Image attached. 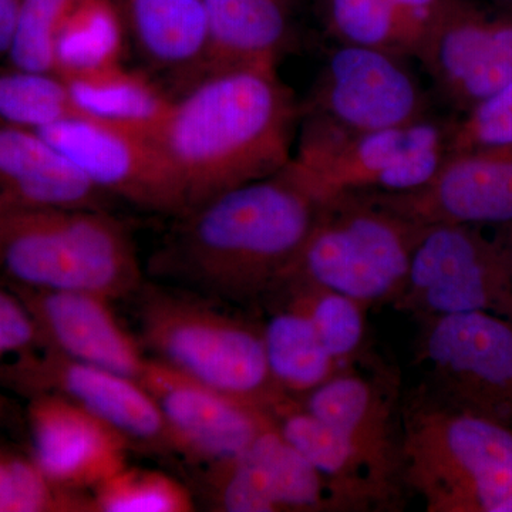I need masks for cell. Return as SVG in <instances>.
I'll list each match as a JSON object with an SVG mask.
<instances>
[{
    "label": "cell",
    "instance_id": "1",
    "mask_svg": "<svg viewBox=\"0 0 512 512\" xmlns=\"http://www.w3.org/2000/svg\"><path fill=\"white\" fill-rule=\"evenodd\" d=\"M320 207L284 167L173 218L150 274L215 302L261 303L291 271Z\"/></svg>",
    "mask_w": 512,
    "mask_h": 512
},
{
    "label": "cell",
    "instance_id": "2",
    "mask_svg": "<svg viewBox=\"0 0 512 512\" xmlns=\"http://www.w3.org/2000/svg\"><path fill=\"white\" fill-rule=\"evenodd\" d=\"M301 116L276 67L220 70L181 90L157 140L180 177L188 211L279 173L292 160Z\"/></svg>",
    "mask_w": 512,
    "mask_h": 512
},
{
    "label": "cell",
    "instance_id": "3",
    "mask_svg": "<svg viewBox=\"0 0 512 512\" xmlns=\"http://www.w3.org/2000/svg\"><path fill=\"white\" fill-rule=\"evenodd\" d=\"M0 272L16 288L113 302L144 285L131 232L109 210L89 208L0 207Z\"/></svg>",
    "mask_w": 512,
    "mask_h": 512
},
{
    "label": "cell",
    "instance_id": "4",
    "mask_svg": "<svg viewBox=\"0 0 512 512\" xmlns=\"http://www.w3.org/2000/svg\"><path fill=\"white\" fill-rule=\"evenodd\" d=\"M400 480L427 512H512V426L421 390L400 410Z\"/></svg>",
    "mask_w": 512,
    "mask_h": 512
},
{
    "label": "cell",
    "instance_id": "5",
    "mask_svg": "<svg viewBox=\"0 0 512 512\" xmlns=\"http://www.w3.org/2000/svg\"><path fill=\"white\" fill-rule=\"evenodd\" d=\"M140 342L160 360L212 389L274 414L293 402L266 362L261 325L220 302L164 284L138 291Z\"/></svg>",
    "mask_w": 512,
    "mask_h": 512
},
{
    "label": "cell",
    "instance_id": "6",
    "mask_svg": "<svg viewBox=\"0 0 512 512\" xmlns=\"http://www.w3.org/2000/svg\"><path fill=\"white\" fill-rule=\"evenodd\" d=\"M421 227L366 195H343L322 204L284 282H312L369 308L393 303L406 284Z\"/></svg>",
    "mask_w": 512,
    "mask_h": 512
},
{
    "label": "cell",
    "instance_id": "7",
    "mask_svg": "<svg viewBox=\"0 0 512 512\" xmlns=\"http://www.w3.org/2000/svg\"><path fill=\"white\" fill-rule=\"evenodd\" d=\"M305 117L288 170L319 204L359 192L414 190L447 157L448 128L429 119L390 130L353 133Z\"/></svg>",
    "mask_w": 512,
    "mask_h": 512
},
{
    "label": "cell",
    "instance_id": "8",
    "mask_svg": "<svg viewBox=\"0 0 512 512\" xmlns=\"http://www.w3.org/2000/svg\"><path fill=\"white\" fill-rule=\"evenodd\" d=\"M480 228L421 227L394 308L419 322L468 312H491L512 320L510 245L487 237Z\"/></svg>",
    "mask_w": 512,
    "mask_h": 512
},
{
    "label": "cell",
    "instance_id": "9",
    "mask_svg": "<svg viewBox=\"0 0 512 512\" xmlns=\"http://www.w3.org/2000/svg\"><path fill=\"white\" fill-rule=\"evenodd\" d=\"M417 360L434 400L512 426V320L491 312L421 320Z\"/></svg>",
    "mask_w": 512,
    "mask_h": 512
},
{
    "label": "cell",
    "instance_id": "10",
    "mask_svg": "<svg viewBox=\"0 0 512 512\" xmlns=\"http://www.w3.org/2000/svg\"><path fill=\"white\" fill-rule=\"evenodd\" d=\"M110 200L177 218L187 194L156 137L73 116L37 131Z\"/></svg>",
    "mask_w": 512,
    "mask_h": 512
},
{
    "label": "cell",
    "instance_id": "11",
    "mask_svg": "<svg viewBox=\"0 0 512 512\" xmlns=\"http://www.w3.org/2000/svg\"><path fill=\"white\" fill-rule=\"evenodd\" d=\"M204 493L222 512L365 511L282 436L275 421L237 456L204 467Z\"/></svg>",
    "mask_w": 512,
    "mask_h": 512
},
{
    "label": "cell",
    "instance_id": "12",
    "mask_svg": "<svg viewBox=\"0 0 512 512\" xmlns=\"http://www.w3.org/2000/svg\"><path fill=\"white\" fill-rule=\"evenodd\" d=\"M426 111V96L402 56L343 45L326 60L305 116L370 133L427 119Z\"/></svg>",
    "mask_w": 512,
    "mask_h": 512
},
{
    "label": "cell",
    "instance_id": "13",
    "mask_svg": "<svg viewBox=\"0 0 512 512\" xmlns=\"http://www.w3.org/2000/svg\"><path fill=\"white\" fill-rule=\"evenodd\" d=\"M5 379L36 394L69 400L120 431L131 446L174 453L153 396L138 380L42 348L2 367Z\"/></svg>",
    "mask_w": 512,
    "mask_h": 512
},
{
    "label": "cell",
    "instance_id": "14",
    "mask_svg": "<svg viewBox=\"0 0 512 512\" xmlns=\"http://www.w3.org/2000/svg\"><path fill=\"white\" fill-rule=\"evenodd\" d=\"M417 57L454 107L470 110L512 82V16L460 2L431 10Z\"/></svg>",
    "mask_w": 512,
    "mask_h": 512
},
{
    "label": "cell",
    "instance_id": "15",
    "mask_svg": "<svg viewBox=\"0 0 512 512\" xmlns=\"http://www.w3.org/2000/svg\"><path fill=\"white\" fill-rule=\"evenodd\" d=\"M138 382L163 414L174 453L200 466L237 456L274 421L264 410L218 392L153 357H148Z\"/></svg>",
    "mask_w": 512,
    "mask_h": 512
},
{
    "label": "cell",
    "instance_id": "16",
    "mask_svg": "<svg viewBox=\"0 0 512 512\" xmlns=\"http://www.w3.org/2000/svg\"><path fill=\"white\" fill-rule=\"evenodd\" d=\"M359 194L423 227L512 224V147L447 154L419 188Z\"/></svg>",
    "mask_w": 512,
    "mask_h": 512
},
{
    "label": "cell",
    "instance_id": "17",
    "mask_svg": "<svg viewBox=\"0 0 512 512\" xmlns=\"http://www.w3.org/2000/svg\"><path fill=\"white\" fill-rule=\"evenodd\" d=\"M32 458L53 483L90 493L127 466L130 441L94 414L53 394L29 406Z\"/></svg>",
    "mask_w": 512,
    "mask_h": 512
},
{
    "label": "cell",
    "instance_id": "18",
    "mask_svg": "<svg viewBox=\"0 0 512 512\" xmlns=\"http://www.w3.org/2000/svg\"><path fill=\"white\" fill-rule=\"evenodd\" d=\"M12 288L32 312L42 348L140 380L148 357L117 319L113 301L90 292Z\"/></svg>",
    "mask_w": 512,
    "mask_h": 512
},
{
    "label": "cell",
    "instance_id": "19",
    "mask_svg": "<svg viewBox=\"0 0 512 512\" xmlns=\"http://www.w3.org/2000/svg\"><path fill=\"white\" fill-rule=\"evenodd\" d=\"M397 379L389 372L363 375L356 366L320 384L301 399L306 412L355 444L382 481L399 491L400 423Z\"/></svg>",
    "mask_w": 512,
    "mask_h": 512
},
{
    "label": "cell",
    "instance_id": "20",
    "mask_svg": "<svg viewBox=\"0 0 512 512\" xmlns=\"http://www.w3.org/2000/svg\"><path fill=\"white\" fill-rule=\"evenodd\" d=\"M110 201L42 134L0 126V207L109 210Z\"/></svg>",
    "mask_w": 512,
    "mask_h": 512
},
{
    "label": "cell",
    "instance_id": "21",
    "mask_svg": "<svg viewBox=\"0 0 512 512\" xmlns=\"http://www.w3.org/2000/svg\"><path fill=\"white\" fill-rule=\"evenodd\" d=\"M128 40L144 62L171 74L183 90L202 74L207 45L205 0H116Z\"/></svg>",
    "mask_w": 512,
    "mask_h": 512
},
{
    "label": "cell",
    "instance_id": "22",
    "mask_svg": "<svg viewBox=\"0 0 512 512\" xmlns=\"http://www.w3.org/2000/svg\"><path fill=\"white\" fill-rule=\"evenodd\" d=\"M205 6L201 77L239 67H276L289 40L284 0H205Z\"/></svg>",
    "mask_w": 512,
    "mask_h": 512
},
{
    "label": "cell",
    "instance_id": "23",
    "mask_svg": "<svg viewBox=\"0 0 512 512\" xmlns=\"http://www.w3.org/2000/svg\"><path fill=\"white\" fill-rule=\"evenodd\" d=\"M63 79L77 116L147 136L157 138L173 106L156 80L124 63Z\"/></svg>",
    "mask_w": 512,
    "mask_h": 512
},
{
    "label": "cell",
    "instance_id": "24",
    "mask_svg": "<svg viewBox=\"0 0 512 512\" xmlns=\"http://www.w3.org/2000/svg\"><path fill=\"white\" fill-rule=\"evenodd\" d=\"M282 436L312 464L320 474L352 495L365 511L390 507L399 491L389 487L370 466L352 441L335 427L306 412L293 402L274 414Z\"/></svg>",
    "mask_w": 512,
    "mask_h": 512
},
{
    "label": "cell",
    "instance_id": "25",
    "mask_svg": "<svg viewBox=\"0 0 512 512\" xmlns=\"http://www.w3.org/2000/svg\"><path fill=\"white\" fill-rule=\"evenodd\" d=\"M261 332L272 377L298 402L346 369L329 355L311 320L285 303L261 325Z\"/></svg>",
    "mask_w": 512,
    "mask_h": 512
},
{
    "label": "cell",
    "instance_id": "26",
    "mask_svg": "<svg viewBox=\"0 0 512 512\" xmlns=\"http://www.w3.org/2000/svg\"><path fill=\"white\" fill-rule=\"evenodd\" d=\"M127 42L116 0H70L56 36V73L67 77L123 63Z\"/></svg>",
    "mask_w": 512,
    "mask_h": 512
},
{
    "label": "cell",
    "instance_id": "27",
    "mask_svg": "<svg viewBox=\"0 0 512 512\" xmlns=\"http://www.w3.org/2000/svg\"><path fill=\"white\" fill-rule=\"evenodd\" d=\"M274 295H279L285 305L311 320L320 342L340 366L365 362L366 311L369 309L365 303L299 279H288Z\"/></svg>",
    "mask_w": 512,
    "mask_h": 512
},
{
    "label": "cell",
    "instance_id": "28",
    "mask_svg": "<svg viewBox=\"0 0 512 512\" xmlns=\"http://www.w3.org/2000/svg\"><path fill=\"white\" fill-rule=\"evenodd\" d=\"M330 28L343 45L372 47L397 56L417 55L427 19L393 0H329Z\"/></svg>",
    "mask_w": 512,
    "mask_h": 512
},
{
    "label": "cell",
    "instance_id": "29",
    "mask_svg": "<svg viewBox=\"0 0 512 512\" xmlns=\"http://www.w3.org/2000/svg\"><path fill=\"white\" fill-rule=\"evenodd\" d=\"M77 116L60 74L10 67L0 72V126L40 131Z\"/></svg>",
    "mask_w": 512,
    "mask_h": 512
},
{
    "label": "cell",
    "instance_id": "30",
    "mask_svg": "<svg viewBox=\"0 0 512 512\" xmlns=\"http://www.w3.org/2000/svg\"><path fill=\"white\" fill-rule=\"evenodd\" d=\"M94 512H191L194 495L181 481L151 468L124 466L92 491Z\"/></svg>",
    "mask_w": 512,
    "mask_h": 512
},
{
    "label": "cell",
    "instance_id": "31",
    "mask_svg": "<svg viewBox=\"0 0 512 512\" xmlns=\"http://www.w3.org/2000/svg\"><path fill=\"white\" fill-rule=\"evenodd\" d=\"M0 512H94L92 494L53 483L32 457L0 448Z\"/></svg>",
    "mask_w": 512,
    "mask_h": 512
},
{
    "label": "cell",
    "instance_id": "32",
    "mask_svg": "<svg viewBox=\"0 0 512 512\" xmlns=\"http://www.w3.org/2000/svg\"><path fill=\"white\" fill-rule=\"evenodd\" d=\"M70 0H22L10 46L9 66L30 72L56 73V36Z\"/></svg>",
    "mask_w": 512,
    "mask_h": 512
},
{
    "label": "cell",
    "instance_id": "33",
    "mask_svg": "<svg viewBox=\"0 0 512 512\" xmlns=\"http://www.w3.org/2000/svg\"><path fill=\"white\" fill-rule=\"evenodd\" d=\"M42 349L39 329L19 292L0 286V360Z\"/></svg>",
    "mask_w": 512,
    "mask_h": 512
},
{
    "label": "cell",
    "instance_id": "34",
    "mask_svg": "<svg viewBox=\"0 0 512 512\" xmlns=\"http://www.w3.org/2000/svg\"><path fill=\"white\" fill-rule=\"evenodd\" d=\"M22 0H0V59H6L18 25Z\"/></svg>",
    "mask_w": 512,
    "mask_h": 512
},
{
    "label": "cell",
    "instance_id": "35",
    "mask_svg": "<svg viewBox=\"0 0 512 512\" xmlns=\"http://www.w3.org/2000/svg\"><path fill=\"white\" fill-rule=\"evenodd\" d=\"M393 2L410 15L429 19L431 10L439 5L440 0H393Z\"/></svg>",
    "mask_w": 512,
    "mask_h": 512
},
{
    "label": "cell",
    "instance_id": "36",
    "mask_svg": "<svg viewBox=\"0 0 512 512\" xmlns=\"http://www.w3.org/2000/svg\"><path fill=\"white\" fill-rule=\"evenodd\" d=\"M510 249H511V272H512V242L510 244Z\"/></svg>",
    "mask_w": 512,
    "mask_h": 512
}]
</instances>
